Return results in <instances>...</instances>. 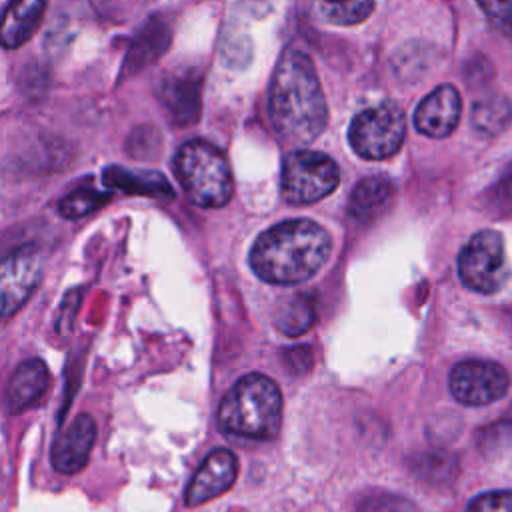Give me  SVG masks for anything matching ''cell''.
I'll use <instances>...</instances> for the list:
<instances>
[{
	"label": "cell",
	"instance_id": "obj_1",
	"mask_svg": "<svg viewBox=\"0 0 512 512\" xmlns=\"http://www.w3.org/2000/svg\"><path fill=\"white\" fill-rule=\"evenodd\" d=\"M268 114L272 128L288 142L304 144L320 136L328 122L326 98L308 54L286 50L270 84Z\"/></svg>",
	"mask_w": 512,
	"mask_h": 512
},
{
	"label": "cell",
	"instance_id": "obj_2",
	"mask_svg": "<svg viewBox=\"0 0 512 512\" xmlns=\"http://www.w3.org/2000/svg\"><path fill=\"white\" fill-rule=\"evenodd\" d=\"M328 256V232L320 224L300 218L262 232L250 250V266L270 284L292 286L312 278Z\"/></svg>",
	"mask_w": 512,
	"mask_h": 512
},
{
	"label": "cell",
	"instance_id": "obj_3",
	"mask_svg": "<svg viewBox=\"0 0 512 512\" xmlns=\"http://www.w3.org/2000/svg\"><path fill=\"white\" fill-rule=\"evenodd\" d=\"M218 422L224 432L252 440H272L280 432L282 394L264 374L242 376L222 398Z\"/></svg>",
	"mask_w": 512,
	"mask_h": 512
},
{
	"label": "cell",
	"instance_id": "obj_4",
	"mask_svg": "<svg viewBox=\"0 0 512 512\" xmlns=\"http://www.w3.org/2000/svg\"><path fill=\"white\" fill-rule=\"evenodd\" d=\"M174 170L190 202L200 208H220L234 192L226 156L206 140H190L180 146Z\"/></svg>",
	"mask_w": 512,
	"mask_h": 512
},
{
	"label": "cell",
	"instance_id": "obj_5",
	"mask_svg": "<svg viewBox=\"0 0 512 512\" xmlns=\"http://www.w3.org/2000/svg\"><path fill=\"white\" fill-rule=\"evenodd\" d=\"M340 182L336 162L316 150H294L284 158L282 196L290 204H312L332 194Z\"/></svg>",
	"mask_w": 512,
	"mask_h": 512
},
{
	"label": "cell",
	"instance_id": "obj_6",
	"mask_svg": "<svg viewBox=\"0 0 512 512\" xmlns=\"http://www.w3.org/2000/svg\"><path fill=\"white\" fill-rule=\"evenodd\" d=\"M406 122L402 110L392 104H380L360 112L348 130L354 152L366 160H384L398 152L404 142Z\"/></svg>",
	"mask_w": 512,
	"mask_h": 512
},
{
	"label": "cell",
	"instance_id": "obj_7",
	"mask_svg": "<svg viewBox=\"0 0 512 512\" xmlns=\"http://www.w3.org/2000/svg\"><path fill=\"white\" fill-rule=\"evenodd\" d=\"M460 280L480 292L492 294L504 282V242L496 230L476 232L458 256Z\"/></svg>",
	"mask_w": 512,
	"mask_h": 512
},
{
	"label": "cell",
	"instance_id": "obj_8",
	"mask_svg": "<svg viewBox=\"0 0 512 512\" xmlns=\"http://www.w3.org/2000/svg\"><path fill=\"white\" fill-rule=\"evenodd\" d=\"M42 278V260L32 246L12 250L0 260V322L12 318L34 294Z\"/></svg>",
	"mask_w": 512,
	"mask_h": 512
},
{
	"label": "cell",
	"instance_id": "obj_9",
	"mask_svg": "<svg viewBox=\"0 0 512 512\" xmlns=\"http://www.w3.org/2000/svg\"><path fill=\"white\" fill-rule=\"evenodd\" d=\"M508 372L488 360H464L450 372L454 398L468 406H484L502 398L508 390Z\"/></svg>",
	"mask_w": 512,
	"mask_h": 512
},
{
	"label": "cell",
	"instance_id": "obj_10",
	"mask_svg": "<svg viewBox=\"0 0 512 512\" xmlns=\"http://www.w3.org/2000/svg\"><path fill=\"white\" fill-rule=\"evenodd\" d=\"M236 476H238V460L234 452L226 448L212 450L204 458V462L200 464V468L196 470V474L192 476L186 488V496H184L186 504L198 506L224 494L226 490L232 488V484L236 482Z\"/></svg>",
	"mask_w": 512,
	"mask_h": 512
},
{
	"label": "cell",
	"instance_id": "obj_11",
	"mask_svg": "<svg viewBox=\"0 0 512 512\" xmlns=\"http://www.w3.org/2000/svg\"><path fill=\"white\" fill-rule=\"evenodd\" d=\"M202 74L196 68H180L164 76L160 100L178 126H190L200 116Z\"/></svg>",
	"mask_w": 512,
	"mask_h": 512
},
{
	"label": "cell",
	"instance_id": "obj_12",
	"mask_svg": "<svg viewBox=\"0 0 512 512\" xmlns=\"http://www.w3.org/2000/svg\"><path fill=\"white\" fill-rule=\"evenodd\" d=\"M96 422L90 414H78L56 438L52 446V466L60 474L80 472L96 442Z\"/></svg>",
	"mask_w": 512,
	"mask_h": 512
},
{
	"label": "cell",
	"instance_id": "obj_13",
	"mask_svg": "<svg viewBox=\"0 0 512 512\" xmlns=\"http://www.w3.org/2000/svg\"><path fill=\"white\" fill-rule=\"evenodd\" d=\"M460 110L462 100L458 90L450 84H442L420 102L414 114V126L430 138H444L456 128Z\"/></svg>",
	"mask_w": 512,
	"mask_h": 512
},
{
	"label": "cell",
	"instance_id": "obj_14",
	"mask_svg": "<svg viewBox=\"0 0 512 512\" xmlns=\"http://www.w3.org/2000/svg\"><path fill=\"white\" fill-rule=\"evenodd\" d=\"M50 384L48 368L42 360H24L10 376L6 386V408L12 414L24 412L34 406Z\"/></svg>",
	"mask_w": 512,
	"mask_h": 512
},
{
	"label": "cell",
	"instance_id": "obj_15",
	"mask_svg": "<svg viewBox=\"0 0 512 512\" xmlns=\"http://www.w3.org/2000/svg\"><path fill=\"white\" fill-rule=\"evenodd\" d=\"M48 0H12L0 18V44L8 50L26 44L38 30Z\"/></svg>",
	"mask_w": 512,
	"mask_h": 512
},
{
	"label": "cell",
	"instance_id": "obj_16",
	"mask_svg": "<svg viewBox=\"0 0 512 512\" xmlns=\"http://www.w3.org/2000/svg\"><path fill=\"white\" fill-rule=\"evenodd\" d=\"M168 44H170V28L162 20L152 18L142 28V32L134 38L130 50L126 52L122 74L132 76L142 68L150 66L156 58H160L166 52Z\"/></svg>",
	"mask_w": 512,
	"mask_h": 512
},
{
	"label": "cell",
	"instance_id": "obj_17",
	"mask_svg": "<svg viewBox=\"0 0 512 512\" xmlns=\"http://www.w3.org/2000/svg\"><path fill=\"white\" fill-rule=\"evenodd\" d=\"M104 184L122 190L126 194H140L160 200H172L174 190L170 182L160 172H142V170H126L122 166L106 168Z\"/></svg>",
	"mask_w": 512,
	"mask_h": 512
},
{
	"label": "cell",
	"instance_id": "obj_18",
	"mask_svg": "<svg viewBox=\"0 0 512 512\" xmlns=\"http://www.w3.org/2000/svg\"><path fill=\"white\" fill-rule=\"evenodd\" d=\"M394 194V186L384 176H368L356 184L350 194L348 214L356 222H368L386 210Z\"/></svg>",
	"mask_w": 512,
	"mask_h": 512
},
{
	"label": "cell",
	"instance_id": "obj_19",
	"mask_svg": "<svg viewBox=\"0 0 512 512\" xmlns=\"http://www.w3.org/2000/svg\"><path fill=\"white\" fill-rule=\"evenodd\" d=\"M316 320L314 296L310 292L292 294L288 300L280 302L274 312L276 328L286 336L304 334Z\"/></svg>",
	"mask_w": 512,
	"mask_h": 512
},
{
	"label": "cell",
	"instance_id": "obj_20",
	"mask_svg": "<svg viewBox=\"0 0 512 512\" xmlns=\"http://www.w3.org/2000/svg\"><path fill=\"white\" fill-rule=\"evenodd\" d=\"M314 8L326 22L350 26L372 14L374 0H314Z\"/></svg>",
	"mask_w": 512,
	"mask_h": 512
},
{
	"label": "cell",
	"instance_id": "obj_21",
	"mask_svg": "<svg viewBox=\"0 0 512 512\" xmlns=\"http://www.w3.org/2000/svg\"><path fill=\"white\" fill-rule=\"evenodd\" d=\"M108 200H110L108 192H100L96 188H76L58 202V212L64 218L74 220V218H82V216L98 210Z\"/></svg>",
	"mask_w": 512,
	"mask_h": 512
},
{
	"label": "cell",
	"instance_id": "obj_22",
	"mask_svg": "<svg viewBox=\"0 0 512 512\" xmlns=\"http://www.w3.org/2000/svg\"><path fill=\"white\" fill-rule=\"evenodd\" d=\"M510 102L502 96L486 98L474 108V126L484 132H498L510 118Z\"/></svg>",
	"mask_w": 512,
	"mask_h": 512
},
{
	"label": "cell",
	"instance_id": "obj_23",
	"mask_svg": "<svg viewBox=\"0 0 512 512\" xmlns=\"http://www.w3.org/2000/svg\"><path fill=\"white\" fill-rule=\"evenodd\" d=\"M356 512H418V510L410 500L398 494L372 492L360 500Z\"/></svg>",
	"mask_w": 512,
	"mask_h": 512
},
{
	"label": "cell",
	"instance_id": "obj_24",
	"mask_svg": "<svg viewBox=\"0 0 512 512\" xmlns=\"http://www.w3.org/2000/svg\"><path fill=\"white\" fill-rule=\"evenodd\" d=\"M490 24L512 40V0H476Z\"/></svg>",
	"mask_w": 512,
	"mask_h": 512
},
{
	"label": "cell",
	"instance_id": "obj_25",
	"mask_svg": "<svg viewBox=\"0 0 512 512\" xmlns=\"http://www.w3.org/2000/svg\"><path fill=\"white\" fill-rule=\"evenodd\" d=\"M468 512H512V492L498 490L480 494L470 502Z\"/></svg>",
	"mask_w": 512,
	"mask_h": 512
},
{
	"label": "cell",
	"instance_id": "obj_26",
	"mask_svg": "<svg viewBox=\"0 0 512 512\" xmlns=\"http://www.w3.org/2000/svg\"><path fill=\"white\" fill-rule=\"evenodd\" d=\"M158 146H160V138L152 126L138 128L128 142L132 156H152L158 150Z\"/></svg>",
	"mask_w": 512,
	"mask_h": 512
},
{
	"label": "cell",
	"instance_id": "obj_27",
	"mask_svg": "<svg viewBox=\"0 0 512 512\" xmlns=\"http://www.w3.org/2000/svg\"><path fill=\"white\" fill-rule=\"evenodd\" d=\"M302 350H304V346L292 348V350H288V352L284 354V360H286V364H288V368H290L292 372H306V370L310 368V364H312V358H304V360L300 358Z\"/></svg>",
	"mask_w": 512,
	"mask_h": 512
}]
</instances>
